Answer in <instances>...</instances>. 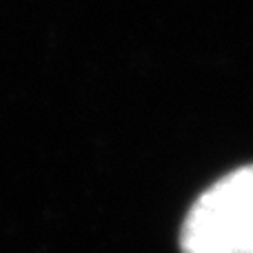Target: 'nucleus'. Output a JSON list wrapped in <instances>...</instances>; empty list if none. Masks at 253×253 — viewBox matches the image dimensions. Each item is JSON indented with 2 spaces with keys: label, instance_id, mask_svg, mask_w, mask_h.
I'll list each match as a JSON object with an SVG mask.
<instances>
[{
  "label": "nucleus",
  "instance_id": "obj_1",
  "mask_svg": "<svg viewBox=\"0 0 253 253\" xmlns=\"http://www.w3.org/2000/svg\"><path fill=\"white\" fill-rule=\"evenodd\" d=\"M182 253H253V165L211 184L189 209Z\"/></svg>",
  "mask_w": 253,
  "mask_h": 253
}]
</instances>
